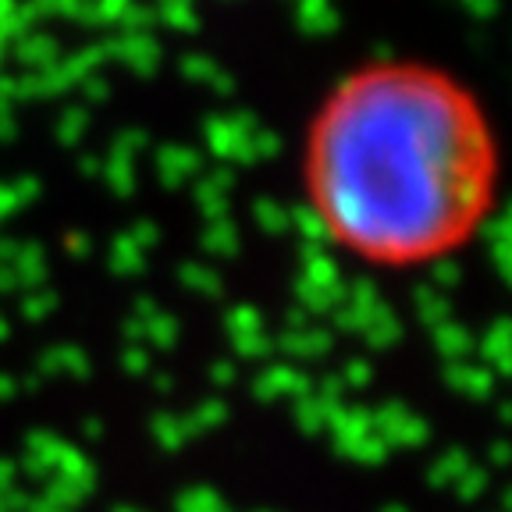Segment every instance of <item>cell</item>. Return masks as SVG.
Here are the masks:
<instances>
[{"label":"cell","mask_w":512,"mask_h":512,"mask_svg":"<svg viewBox=\"0 0 512 512\" xmlns=\"http://www.w3.org/2000/svg\"><path fill=\"white\" fill-rule=\"evenodd\" d=\"M303 200L349 260L413 271L466 249L498 203L488 107L438 64L384 57L324 93L303 139Z\"/></svg>","instance_id":"6da1fadb"}]
</instances>
